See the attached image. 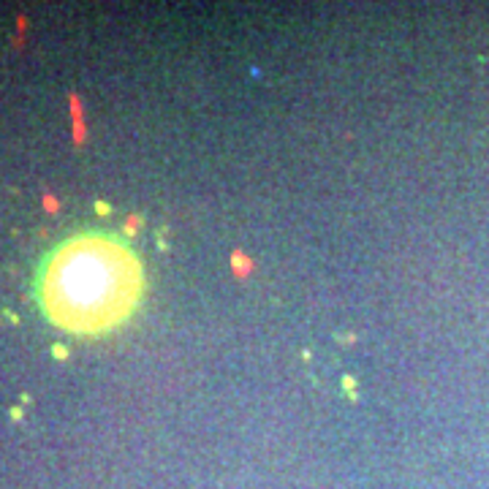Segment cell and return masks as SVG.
Returning <instances> with one entry per match:
<instances>
[{
	"label": "cell",
	"mask_w": 489,
	"mask_h": 489,
	"mask_svg": "<svg viewBox=\"0 0 489 489\" xmlns=\"http://www.w3.org/2000/svg\"><path fill=\"white\" fill-rule=\"evenodd\" d=\"M44 315L71 335H101L131 318L144 293L141 261L106 231H79L44 258L36 278Z\"/></svg>",
	"instance_id": "1"
}]
</instances>
